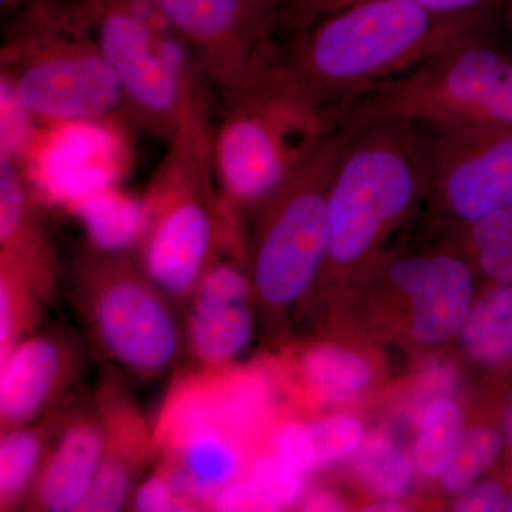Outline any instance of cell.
<instances>
[{
    "instance_id": "cell-1",
    "label": "cell",
    "mask_w": 512,
    "mask_h": 512,
    "mask_svg": "<svg viewBox=\"0 0 512 512\" xmlns=\"http://www.w3.org/2000/svg\"><path fill=\"white\" fill-rule=\"evenodd\" d=\"M495 15H444L403 0H363L293 32L282 46L281 63L339 111L463 37L495 25Z\"/></svg>"
},
{
    "instance_id": "cell-2",
    "label": "cell",
    "mask_w": 512,
    "mask_h": 512,
    "mask_svg": "<svg viewBox=\"0 0 512 512\" xmlns=\"http://www.w3.org/2000/svg\"><path fill=\"white\" fill-rule=\"evenodd\" d=\"M215 126L198 86L167 141L143 198L134 258L147 278L184 305L228 229L241 228L222 208L214 160Z\"/></svg>"
},
{
    "instance_id": "cell-3",
    "label": "cell",
    "mask_w": 512,
    "mask_h": 512,
    "mask_svg": "<svg viewBox=\"0 0 512 512\" xmlns=\"http://www.w3.org/2000/svg\"><path fill=\"white\" fill-rule=\"evenodd\" d=\"M222 103L215 174L222 208L244 222L340 128L339 111L302 86L281 60Z\"/></svg>"
},
{
    "instance_id": "cell-4",
    "label": "cell",
    "mask_w": 512,
    "mask_h": 512,
    "mask_svg": "<svg viewBox=\"0 0 512 512\" xmlns=\"http://www.w3.org/2000/svg\"><path fill=\"white\" fill-rule=\"evenodd\" d=\"M2 92L46 124L97 123L127 111L119 77L76 0H33L0 50Z\"/></svg>"
},
{
    "instance_id": "cell-5",
    "label": "cell",
    "mask_w": 512,
    "mask_h": 512,
    "mask_svg": "<svg viewBox=\"0 0 512 512\" xmlns=\"http://www.w3.org/2000/svg\"><path fill=\"white\" fill-rule=\"evenodd\" d=\"M342 130L328 195L326 268L335 272L372 259L383 238L427 197L430 180L420 124L373 120Z\"/></svg>"
},
{
    "instance_id": "cell-6",
    "label": "cell",
    "mask_w": 512,
    "mask_h": 512,
    "mask_svg": "<svg viewBox=\"0 0 512 512\" xmlns=\"http://www.w3.org/2000/svg\"><path fill=\"white\" fill-rule=\"evenodd\" d=\"M490 28L471 33L409 72L360 94L339 126L406 120L423 126L512 128V49Z\"/></svg>"
},
{
    "instance_id": "cell-7",
    "label": "cell",
    "mask_w": 512,
    "mask_h": 512,
    "mask_svg": "<svg viewBox=\"0 0 512 512\" xmlns=\"http://www.w3.org/2000/svg\"><path fill=\"white\" fill-rule=\"evenodd\" d=\"M70 291L94 348L128 380L150 382L175 365L184 350L183 319L134 255L86 249Z\"/></svg>"
},
{
    "instance_id": "cell-8",
    "label": "cell",
    "mask_w": 512,
    "mask_h": 512,
    "mask_svg": "<svg viewBox=\"0 0 512 512\" xmlns=\"http://www.w3.org/2000/svg\"><path fill=\"white\" fill-rule=\"evenodd\" d=\"M119 77L128 113L168 141L202 73L153 0H76Z\"/></svg>"
},
{
    "instance_id": "cell-9",
    "label": "cell",
    "mask_w": 512,
    "mask_h": 512,
    "mask_svg": "<svg viewBox=\"0 0 512 512\" xmlns=\"http://www.w3.org/2000/svg\"><path fill=\"white\" fill-rule=\"evenodd\" d=\"M342 144L338 128L255 211L248 266L256 302L266 312L281 315L301 302L328 264V195Z\"/></svg>"
},
{
    "instance_id": "cell-10",
    "label": "cell",
    "mask_w": 512,
    "mask_h": 512,
    "mask_svg": "<svg viewBox=\"0 0 512 512\" xmlns=\"http://www.w3.org/2000/svg\"><path fill=\"white\" fill-rule=\"evenodd\" d=\"M221 99L281 60L276 32L291 0H153Z\"/></svg>"
},
{
    "instance_id": "cell-11",
    "label": "cell",
    "mask_w": 512,
    "mask_h": 512,
    "mask_svg": "<svg viewBox=\"0 0 512 512\" xmlns=\"http://www.w3.org/2000/svg\"><path fill=\"white\" fill-rule=\"evenodd\" d=\"M423 128L430 158L427 197L437 214L460 229L512 205V128Z\"/></svg>"
},
{
    "instance_id": "cell-12",
    "label": "cell",
    "mask_w": 512,
    "mask_h": 512,
    "mask_svg": "<svg viewBox=\"0 0 512 512\" xmlns=\"http://www.w3.org/2000/svg\"><path fill=\"white\" fill-rule=\"evenodd\" d=\"M245 235L228 231L184 303V350L194 367L237 365L255 336Z\"/></svg>"
},
{
    "instance_id": "cell-13",
    "label": "cell",
    "mask_w": 512,
    "mask_h": 512,
    "mask_svg": "<svg viewBox=\"0 0 512 512\" xmlns=\"http://www.w3.org/2000/svg\"><path fill=\"white\" fill-rule=\"evenodd\" d=\"M83 349L67 330H35L0 360L2 431L42 419L67 399L82 372Z\"/></svg>"
},
{
    "instance_id": "cell-14",
    "label": "cell",
    "mask_w": 512,
    "mask_h": 512,
    "mask_svg": "<svg viewBox=\"0 0 512 512\" xmlns=\"http://www.w3.org/2000/svg\"><path fill=\"white\" fill-rule=\"evenodd\" d=\"M394 288L412 305V333L424 346H439L463 329L473 308L474 275L453 252L397 256L387 261Z\"/></svg>"
},
{
    "instance_id": "cell-15",
    "label": "cell",
    "mask_w": 512,
    "mask_h": 512,
    "mask_svg": "<svg viewBox=\"0 0 512 512\" xmlns=\"http://www.w3.org/2000/svg\"><path fill=\"white\" fill-rule=\"evenodd\" d=\"M104 429L94 396L69 397L26 507L32 511H80L99 473Z\"/></svg>"
},
{
    "instance_id": "cell-16",
    "label": "cell",
    "mask_w": 512,
    "mask_h": 512,
    "mask_svg": "<svg viewBox=\"0 0 512 512\" xmlns=\"http://www.w3.org/2000/svg\"><path fill=\"white\" fill-rule=\"evenodd\" d=\"M121 373H101L94 399L104 429L103 461L80 511L116 512L130 504L137 478L154 451L151 426L120 380Z\"/></svg>"
},
{
    "instance_id": "cell-17",
    "label": "cell",
    "mask_w": 512,
    "mask_h": 512,
    "mask_svg": "<svg viewBox=\"0 0 512 512\" xmlns=\"http://www.w3.org/2000/svg\"><path fill=\"white\" fill-rule=\"evenodd\" d=\"M0 256L56 261L29 175L10 147L0 154Z\"/></svg>"
},
{
    "instance_id": "cell-18",
    "label": "cell",
    "mask_w": 512,
    "mask_h": 512,
    "mask_svg": "<svg viewBox=\"0 0 512 512\" xmlns=\"http://www.w3.org/2000/svg\"><path fill=\"white\" fill-rule=\"evenodd\" d=\"M56 288V266L0 258V360L37 330Z\"/></svg>"
},
{
    "instance_id": "cell-19",
    "label": "cell",
    "mask_w": 512,
    "mask_h": 512,
    "mask_svg": "<svg viewBox=\"0 0 512 512\" xmlns=\"http://www.w3.org/2000/svg\"><path fill=\"white\" fill-rule=\"evenodd\" d=\"M305 473L275 453H256L244 476L211 498V511H281L301 504Z\"/></svg>"
},
{
    "instance_id": "cell-20",
    "label": "cell",
    "mask_w": 512,
    "mask_h": 512,
    "mask_svg": "<svg viewBox=\"0 0 512 512\" xmlns=\"http://www.w3.org/2000/svg\"><path fill=\"white\" fill-rule=\"evenodd\" d=\"M365 429L356 417L333 414L313 421H288L275 431L278 456L293 467L309 473L356 453Z\"/></svg>"
},
{
    "instance_id": "cell-21",
    "label": "cell",
    "mask_w": 512,
    "mask_h": 512,
    "mask_svg": "<svg viewBox=\"0 0 512 512\" xmlns=\"http://www.w3.org/2000/svg\"><path fill=\"white\" fill-rule=\"evenodd\" d=\"M299 386L309 399L325 406L352 402L372 383V366L355 350L316 343L296 357Z\"/></svg>"
},
{
    "instance_id": "cell-22",
    "label": "cell",
    "mask_w": 512,
    "mask_h": 512,
    "mask_svg": "<svg viewBox=\"0 0 512 512\" xmlns=\"http://www.w3.org/2000/svg\"><path fill=\"white\" fill-rule=\"evenodd\" d=\"M64 402L42 419L26 426L2 431L0 511H15L20 507H26L37 474L42 468L47 450L59 426Z\"/></svg>"
},
{
    "instance_id": "cell-23",
    "label": "cell",
    "mask_w": 512,
    "mask_h": 512,
    "mask_svg": "<svg viewBox=\"0 0 512 512\" xmlns=\"http://www.w3.org/2000/svg\"><path fill=\"white\" fill-rule=\"evenodd\" d=\"M464 348L498 376L512 373V284H493L474 302L461 329Z\"/></svg>"
},
{
    "instance_id": "cell-24",
    "label": "cell",
    "mask_w": 512,
    "mask_h": 512,
    "mask_svg": "<svg viewBox=\"0 0 512 512\" xmlns=\"http://www.w3.org/2000/svg\"><path fill=\"white\" fill-rule=\"evenodd\" d=\"M463 436L464 419L458 404L450 397L430 402L421 417L419 439L414 448V464L421 476H444Z\"/></svg>"
},
{
    "instance_id": "cell-25",
    "label": "cell",
    "mask_w": 512,
    "mask_h": 512,
    "mask_svg": "<svg viewBox=\"0 0 512 512\" xmlns=\"http://www.w3.org/2000/svg\"><path fill=\"white\" fill-rule=\"evenodd\" d=\"M458 245L493 284H512V205L458 229Z\"/></svg>"
},
{
    "instance_id": "cell-26",
    "label": "cell",
    "mask_w": 512,
    "mask_h": 512,
    "mask_svg": "<svg viewBox=\"0 0 512 512\" xmlns=\"http://www.w3.org/2000/svg\"><path fill=\"white\" fill-rule=\"evenodd\" d=\"M80 214L92 247L109 252H128L136 247L141 227V201L121 197H97L80 204Z\"/></svg>"
},
{
    "instance_id": "cell-27",
    "label": "cell",
    "mask_w": 512,
    "mask_h": 512,
    "mask_svg": "<svg viewBox=\"0 0 512 512\" xmlns=\"http://www.w3.org/2000/svg\"><path fill=\"white\" fill-rule=\"evenodd\" d=\"M353 470L362 484L382 498H397L409 490L413 468L406 453L390 439H372L360 444Z\"/></svg>"
},
{
    "instance_id": "cell-28",
    "label": "cell",
    "mask_w": 512,
    "mask_h": 512,
    "mask_svg": "<svg viewBox=\"0 0 512 512\" xmlns=\"http://www.w3.org/2000/svg\"><path fill=\"white\" fill-rule=\"evenodd\" d=\"M504 447L505 437L494 426H478L467 430L444 473L447 490L463 494L497 464Z\"/></svg>"
},
{
    "instance_id": "cell-29",
    "label": "cell",
    "mask_w": 512,
    "mask_h": 512,
    "mask_svg": "<svg viewBox=\"0 0 512 512\" xmlns=\"http://www.w3.org/2000/svg\"><path fill=\"white\" fill-rule=\"evenodd\" d=\"M363 0H291L285 26L291 32L311 25L316 19L338 12ZM444 15H484L498 13L508 0H403Z\"/></svg>"
},
{
    "instance_id": "cell-30",
    "label": "cell",
    "mask_w": 512,
    "mask_h": 512,
    "mask_svg": "<svg viewBox=\"0 0 512 512\" xmlns=\"http://www.w3.org/2000/svg\"><path fill=\"white\" fill-rule=\"evenodd\" d=\"M128 505L140 512L197 511L171 477L158 466L151 476L137 484Z\"/></svg>"
},
{
    "instance_id": "cell-31",
    "label": "cell",
    "mask_w": 512,
    "mask_h": 512,
    "mask_svg": "<svg viewBox=\"0 0 512 512\" xmlns=\"http://www.w3.org/2000/svg\"><path fill=\"white\" fill-rule=\"evenodd\" d=\"M454 510L460 512H512V488L497 480L471 485L458 498Z\"/></svg>"
},
{
    "instance_id": "cell-32",
    "label": "cell",
    "mask_w": 512,
    "mask_h": 512,
    "mask_svg": "<svg viewBox=\"0 0 512 512\" xmlns=\"http://www.w3.org/2000/svg\"><path fill=\"white\" fill-rule=\"evenodd\" d=\"M301 508L305 511H343L345 504L336 495L320 491V493L308 495L301 501Z\"/></svg>"
},
{
    "instance_id": "cell-33",
    "label": "cell",
    "mask_w": 512,
    "mask_h": 512,
    "mask_svg": "<svg viewBox=\"0 0 512 512\" xmlns=\"http://www.w3.org/2000/svg\"><path fill=\"white\" fill-rule=\"evenodd\" d=\"M406 505L397 501V498H382L377 503L370 504L365 511L372 512H400L406 511Z\"/></svg>"
},
{
    "instance_id": "cell-34",
    "label": "cell",
    "mask_w": 512,
    "mask_h": 512,
    "mask_svg": "<svg viewBox=\"0 0 512 512\" xmlns=\"http://www.w3.org/2000/svg\"><path fill=\"white\" fill-rule=\"evenodd\" d=\"M30 2H33V0H0V6H2L3 13H16L29 5Z\"/></svg>"
},
{
    "instance_id": "cell-35",
    "label": "cell",
    "mask_w": 512,
    "mask_h": 512,
    "mask_svg": "<svg viewBox=\"0 0 512 512\" xmlns=\"http://www.w3.org/2000/svg\"><path fill=\"white\" fill-rule=\"evenodd\" d=\"M505 20H507V26L512 32V0H508L507 5L504 6Z\"/></svg>"
},
{
    "instance_id": "cell-36",
    "label": "cell",
    "mask_w": 512,
    "mask_h": 512,
    "mask_svg": "<svg viewBox=\"0 0 512 512\" xmlns=\"http://www.w3.org/2000/svg\"><path fill=\"white\" fill-rule=\"evenodd\" d=\"M507 429H508V441H510V446L512 448V406L510 407V412H508Z\"/></svg>"
}]
</instances>
